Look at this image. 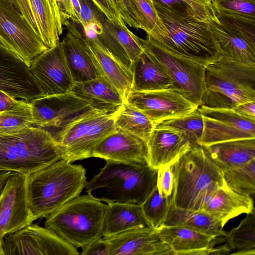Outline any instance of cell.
<instances>
[{"instance_id": "46", "label": "cell", "mask_w": 255, "mask_h": 255, "mask_svg": "<svg viewBox=\"0 0 255 255\" xmlns=\"http://www.w3.org/2000/svg\"><path fill=\"white\" fill-rule=\"evenodd\" d=\"M82 255H110V247L107 240L102 237L82 249Z\"/></svg>"}, {"instance_id": "23", "label": "cell", "mask_w": 255, "mask_h": 255, "mask_svg": "<svg viewBox=\"0 0 255 255\" xmlns=\"http://www.w3.org/2000/svg\"><path fill=\"white\" fill-rule=\"evenodd\" d=\"M67 33L61 42L67 62L75 82H81L102 76L85 42L84 33L74 22L63 23Z\"/></svg>"}, {"instance_id": "4", "label": "cell", "mask_w": 255, "mask_h": 255, "mask_svg": "<svg viewBox=\"0 0 255 255\" xmlns=\"http://www.w3.org/2000/svg\"><path fill=\"white\" fill-rule=\"evenodd\" d=\"M153 1L167 29L168 38L157 41L147 37L172 52L207 65L221 58L208 21Z\"/></svg>"}, {"instance_id": "27", "label": "cell", "mask_w": 255, "mask_h": 255, "mask_svg": "<svg viewBox=\"0 0 255 255\" xmlns=\"http://www.w3.org/2000/svg\"><path fill=\"white\" fill-rule=\"evenodd\" d=\"M97 36L110 52L131 70L134 62L143 51L140 38L126 25L106 19Z\"/></svg>"}, {"instance_id": "11", "label": "cell", "mask_w": 255, "mask_h": 255, "mask_svg": "<svg viewBox=\"0 0 255 255\" xmlns=\"http://www.w3.org/2000/svg\"><path fill=\"white\" fill-rule=\"evenodd\" d=\"M0 44L15 53L29 67L48 48L35 34L19 10L0 0Z\"/></svg>"}, {"instance_id": "20", "label": "cell", "mask_w": 255, "mask_h": 255, "mask_svg": "<svg viewBox=\"0 0 255 255\" xmlns=\"http://www.w3.org/2000/svg\"><path fill=\"white\" fill-rule=\"evenodd\" d=\"M159 238L173 250L174 255H208L228 254L226 244L215 245L225 241L224 237L202 233L189 228L164 226L156 229Z\"/></svg>"}, {"instance_id": "48", "label": "cell", "mask_w": 255, "mask_h": 255, "mask_svg": "<svg viewBox=\"0 0 255 255\" xmlns=\"http://www.w3.org/2000/svg\"><path fill=\"white\" fill-rule=\"evenodd\" d=\"M234 111L241 116L255 120V101H248L237 105Z\"/></svg>"}, {"instance_id": "2", "label": "cell", "mask_w": 255, "mask_h": 255, "mask_svg": "<svg viewBox=\"0 0 255 255\" xmlns=\"http://www.w3.org/2000/svg\"><path fill=\"white\" fill-rule=\"evenodd\" d=\"M157 176V169L148 164L106 160L85 189L87 194L107 204L141 205L156 187Z\"/></svg>"}, {"instance_id": "32", "label": "cell", "mask_w": 255, "mask_h": 255, "mask_svg": "<svg viewBox=\"0 0 255 255\" xmlns=\"http://www.w3.org/2000/svg\"><path fill=\"white\" fill-rule=\"evenodd\" d=\"M164 226L189 228L202 233L224 237L226 232L221 223L203 211H194L170 206Z\"/></svg>"}, {"instance_id": "8", "label": "cell", "mask_w": 255, "mask_h": 255, "mask_svg": "<svg viewBox=\"0 0 255 255\" xmlns=\"http://www.w3.org/2000/svg\"><path fill=\"white\" fill-rule=\"evenodd\" d=\"M116 112L94 110L67 126L56 139L61 159L72 163L92 157L96 146L115 128Z\"/></svg>"}, {"instance_id": "25", "label": "cell", "mask_w": 255, "mask_h": 255, "mask_svg": "<svg viewBox=\"0 0 255 255\" xmlns=\"http://www.w3.org/2000/svg\"><path fill=\"white\" fill-rule=\"evenodd\" d=\"M192 146L188 138L180 132L154 128L147 142L148 165L158 169L173 164Z\"/></svg>"}, {"instance_id": "14", "label": "cell", "mask_w": 255, "mask_h": 255, "mask_svg": "<svg viewBox=\"0 0 255 255\" xmlns=\"http://www.w3.org/2000/svg\"><path fill=\"white\" fill-rule=\"evenodd\" d=\"M198 109L203 119V131L199 144H213L244 138H255V120L245 118L234 109L210 108L203 106Z\"/></svg>"}, {"instance_id": "18", "label": "cell", "mask_w": 255, "mask_h": 255, "mask_svg": "<svg viewBox=\"0 0 255 255\" xmlns=\"http://www.w3.org/2000/svg\"><path fill=\"white\" fill-rule=\"evenodd\" d=\"M47 47L55 46L63 32V19L56 0H8Z\"/></svg>"}, {"instance_id": "41", "label": "cell", "mask_w": 255, "mask_h": 255, "mask_svg": "<svg viewBox=\"0 0 255 255\" xmlns=\"http://www.w3.org/2000/svg\"><path fill=\"white\" fill-rule=\"evenodd\" d=\"M80 5V24L83 29L95 26L97 35L102 31L106 18L91 0H79Z\"/></svg>"}, {"instance_id": "37", "label": "cell", "mask_w": 255, "mask_h": 255, "mask_svg": "<svg viewBox=\"0 0 255 255\" xmlns=\"http://www.w3.org/2000/svg\"><path fill=\"white\" fill-rule=\"evenodd\" d=\"M226 185L232 191L254 198L255 194V159L223 172Z\"/></svg>"}, {"instance_id": "16", "label": "cell", "mask_w": 255, "mask_h": 255, "mask_svg": "<svg viewBox=\"0 0 255 255\" xmlns=\"http://www.w3.org/2000/svg\"><path fill=\"white\" fill-rule=\"evenodd\" d=\"M126 102L144 114L154 124L188 114L198 108L173 89L131 91Z\"/></svg>"}, {"instance_id": "45", "label": "cell", "mask_w": 255, "mask_h": 255, "mask_svg": "<svg viewBox=\"0 0 255 255\" xmlns=\"http://www.w3.org/2000/svg\"><path fill=\"white\" fill-rule=\"evenodd\" d=\"M61 11L63 22L66 18L80 24V5L79 0H57Z\"/></svg>"}, {"instance_id": "17", "label": "cell", "mask_w": 255, "mask_h": 255, "mask_svg": "<svg viewBox=\"0 0 255 255\" xmlns=\"http://www.w3.org/2000/svg\"><path fill=\"white\" fill-rule=\"evenodd\" d=\"M29 69L45 96L71 92L75 83L60 41L33 59Z\"/></svg>"}, {"instance_id": "35", "label": "cell", "mask_w": 255, "mask_h": 255, "mask_svg": "<svg viewBox=\"0 0 255 255\" xmlns=\"http://www.w3.org/2000/svg\"><path fill=\"white\" fill-rule=\"evenodd\" d=\"M141 20L142 30L157 41L168 38L167 29L161 18L153 0H132Z\"/></svg>"}, {"instance_id": "9", "label": "cell", "mask_w": 255, "mask_h": 255, "mask_svg": "<svg viewBox=\"0 0 255 255\" xmlns=\"http://www.w3.org/2000/svg\"><path fill=\"white\" fill-rule=\"evenodd\" d=\"M161 63L173 83L174 89L190 102L201 105L205 91V73L207 65L172 52L151 39H139Z\"/></svg>"}, {"instance_id": "38", "label": "cell", "mask_w": 255, "mask_h": 255, "mask_svg": "<svg viewBox=\"0 0 255 255\" xmlns=\"http://www.w3.org/2000/svg\"><path fill=\"white\" fill-rule=\"evenodd\" d=\"M33 122L31 105L22 99L14 108L0 113V135L18 133Z\"/></svg>"}, {"instance_id": "1", "label": "cell", "mask_w": 255, "mask_h": 255, "mask_svg": "<svg viewBox=\"0 0 255 255\" xmlns=\"http://www.w3.org/2000/svg\"><path fill=\"white\" fill-rule=\"evenodd\" d=\"M81 165L64 159L27 176L28 205L35 220L45 218L80 195L87 182Z\"/></svg>"}, {"instance_id": "51", "label": "cell", "mask_w": 255, "mask_h": 255, "mask_svg": "<svg viewBox=\"0 0 255 255\" xmlns=\"http://www.w3.org/2000/svg\"><path fill=\"white\" fill-rule=\"evenodd\" d=\"M0 255H4L2 246V240L1 239H0Z\"/></svg>"}, {"instance_id": "19", "label": "cell", "mask_w": 255, "mask_h": 255, "mask_svg": "<svg viewBox=\"0 0 255 255\" xmlns=\"http://www.w3.org/2000/svg\"><path fill=\"white\" fill-rule=\"evenodd\" d=\"M0 90L29 103L45 96L29 67L15 53L0 44Z\"/></svg>"}, {"instance_id": "47", "label": "cell", "mask_w": 255, "mask_h": 255, "mask_svg": "<svg viewBox=\"0 0 255 255\" xmlns=\"http://www.w3.org/2000/svg\"><path fill=\"white\" fill-rule=\"evenodd\" d=\"M154 0L163 4L165 6L172 8L174 10L192 15L200 19L191 8L183 0Z\"/></svg>"}, {"instance_id": "5", "label": "cell", "mask_w": 255, "mask_h": 255, "mask_svg": "<svg viewBox=\"0 0 255 255\" xmlns=\"http://www.w3.org/2000/svg\"><path fill=\"white\" fill-rule=\"evenodd\" d=\"M61 159L59 143L42 128L0 135V170L29 175Z\"/></svg>"}, {"instance_id": "30", "label": "cell", "mask_w": 255, "mask_h": 255, "mask_svg": "<svg viewBox=\"0 0 255 255\" xmlns=\"http://www.w3.org/2000/svg\"><path fill=\"white\" fill-rule=\"evenodd\" d=\"M151 227L141 205L128 203L107 204L103 228V237L110 238L139 228Z\"/></svg>"}, {"instance_id": "34", "label": "cell", "mask_w": 255, "mask_h": 255, "mask_svg": "<svg viewBox=\"0 0 255 255\" xmlns=\"http://www.w3.org/2000/svg\"><path fill=\"white\" fill-rule=\"evenodd\" d=\"M225 241L232 255H255V211L247 214L236 227L226 232Z\"/></svg>"}, {"instance_id": "26", "label": "cell", "mask_w": 255, "mask_h": 255, "mask_svg": "<svg viewBox=\"0 0 255 255\" xmlns=\"http://www.w3.org/2000/svg\"><path fill=\"white\" fill-rule=\"evenodd\" d=\"M253 199L232 191L224 182L206 198L201 211L213 216L224 226L230 219L255 211Z\"/></svg>"}, {"instance_id": "50", "label": "cell", "mask_w": 255, "mask_h": 255, "mask_svg": "<svg viewBox=\"0 0 255 255\" xmlns=\"http://www.w3.org/2000/svg\"><path fill=\"white\" fill-rule=\"evenodd\" d=\"M11 173L10 171L0 170V196Z\"/></svg>"}, {"instance_id": "42", "label": "cell", "mask_w": 255, "mask_h": 255, "mask_svg": "<svg viewBox=\"0 0 255 255\" xmlns=\"http://www.w3.org/2000/svg\"><path fill=\"white\" fill-rule=\"evenodd\" d=\"M174 183V163L161 166L157 169L156 187L160 195L168 198L171 203Z\"/></svg>"}, {"instance_id": "40", "label": "cell", "mask_w": 255, "mask_h": 255, "mask_svg": "<svg viewBox=\"0 0 255 255\" xmlns=\"http://www.w3.org/2000/svg\"><path fill=\"white\" fill-rule=\"evenodd\" d=\"M171 205L170 200L162 197L156 187L141 206L150 226L156 229L163 225Z\"/></svg>"}, {"instance_id": "29", "label": "cell", "mask_w": 255, "mask_h": 255, "mask_svg": "<svg viewBox=\"0 0 255 255\" xmlns=\"http://www.w3.org/2000/svg\"><path fill=\"white\" fill-rule=\"evenodd\" d=\"M143 48V52L132 67L133 82L131 91L174 89L173 81L161 63L148 49L144 47Z\"/></svg>"}, {"instance_id": "33", "label": "cell", "mask_w": 255, "mask_h": 255, "mask_svg": "<svg viewBox=\"0 0 255 255\" xmlns=\"http://www.w3.org/2000/svg\"><path fill=\"white\" fill-rule=\"evenodd\" d=\"M114 124L116 128L134 134L147 143L155 128L144 114L126 102L116 111Z\"/></svg>"}, {"instance_id": "7", "label": "cell", "mask_w": 255, "mask_h": 255, "mask_svg": "<svg viewBox=\"0 0 255 255\" xmlns=\"http://www.w3.org/2000/svg\"><path fill=\"white\" fill-rule=\"evenodd\" d=\"M106 206L90 194L80 195L45 217V227L82 249L103 237Z\"/></svg>"}, {"instance_id": "44", "label": "cell", "mask_w": 255, "mask_h": 255, "mask_svg": "<svg viewBox=\"0 0 255 255\" xmlns=\"http://www.w3.org/2000/svg\"><path fill=\"white\" fill-rule=\"evenodd\" d=\"M106 19L111 22L126 25L115 4L114 0H91Z\"/></svg>"}, {"instance_id": "15", "label": "cell", "mask_w": 255, "mask_h": 255, "mask_svg": "<svg viewBox=\"0 0 255 255\" xmlns=\"http://www.w3.org/2000/svg\"><path fill=\"white\" fill-rule=\"evenodd\" d=\"M27 176L12 172L0 196V239L35 220L29 208L26 191Z\"/></svg>"}, {"instance_id": "49", "label": "cell", "mask_w": 255, "mask_h": 255, "mask_svg": "<svg viewBox=\"0 0 255 255\" xmlns=\"http://www.w3.org/2000/svg\"><path fill=\"white\" fill-rule=\"evenodd\" d=\"M21 100H18L0 90V113L10 110L17 105Z\"/></svg>"}, {"instance_id": "6", "label": "cell", "mask_w": 255, "mask_h": 255, "mask_svg": "<svg viewBox=\"0 0 255 255\" xmlns=\"http://www.w3.org/2000/svg\"><path fill=\"white\" fill-rule=\"evenodd\" d=\"M205 83L200 106L234 109L242 103L255 101V65L222 56L206 66Z\"/></svg>"}, {"instance_id": "10", "label": "cell", "mask_w": 255, "mask_h": 255, "mask_svg": "<svg viewBox=\"0 0 255 255\" xmlns=\"http://www.w3.org/2000/svg\"><path fill=\"white\" fill-rule=\"evenodd\" d=\"M30 104L34 121L33 126L44 129L55 140L69 124L96 110L71 91L44 96Z\"/></svg>"}, {"instance_id": "24", "label": "cell", "mask_w": 255, "mask_h": 255, "mask_svg": "<svg viewBox=\"0 0 255 255\" xmlns=\"http://www.w3.org/2000/svg\"><path fill=\"white\" fill-rule=\"evenodd\" d=\"M84 36L101 75L116 88L125 101L132 90V71L110 52L97 34L86 36L84 33Z\"/></svg>"}, {"instance_id": "39", "label": "cell", "mask_w": 255, "mask_h": 255, "mask_svg": "<svg viewBox=\"0 0 255 255\" xmlns=\"http://www.w3.org/2000/svg\"><path fill=\"white\" fill-rule=\"evenodd\" d=\"M203 119L198 108L186 115L163 121L155 125L156 128L174 130L185 134L192 146L199 144L203 131Z\"/></svg>"}, {"instance_id": "28", "label": "cell", "mask_w": 255, "mask_h": 255, "mask_svg": "<svg viewBox=\"0 0 255 255\" xmlns=\"http://www.w3.org/2000/svg\"><path fill=\"white\" fill-rule=\"evenodd\" d=\"M71 92L98 111L115 112L125 102L119 91L103 76L76 82Z\"/></svg>"}, {"instance_id": "36", "label": "cell", "mask_w": 255, "mask_h": 255, "mask_svg": "<svg viewBox=\"0 0 255 255\" xmlns=\"http://www.w3.org/2000/svg\"><path fill=\"white\" fill-rule=\"evenodd\" d=\"M217 17L255 25V0H212Z\"/></svg>"}, {"instance_id": "3", "label": "cell", "mask_w": 255, "mask_h": 255, "mask_svg": "<svg viewBox=\"0 0 255 255\" xmlns=\"http://www.w3.org/2000/svg\"><path fill=\"white\" fill-rule=\"evenodd\" d=\"M224 182L223 172L205 146H192L174 163L171 205L201 211L206 198Z\"/></svg>"}, {"instance_id": "21", "label": "cell", "mask_w": 255, "mask_h": 255, "mask_svg": "<svg viewBox=\"0 0 255 255\" xmlns=\"http://www.w3.org/2000/svg\"><path fill=\"white\" fill-rule=\"evenodd\" d=\"M92 157L148 164L147 143L134 134L115 128L96 146Z\"/></svg>"}, {"instance_id": "12", "label": "cell", "mask_w": 255, "mask_h": 255, "mask_svg": "<svg viewBox=\"0 0 255 255\" xmlns=\"http://www.w3.org/2000/svg\"><path fill=\"white\" fill-rule=\"evenodd\" d=\"M4 255H78L77 248L46 227L30 224L5 236Z\"/></svg>"}, {"instance_id": "13", "label": "cell", "mask_w": 255, "mask_h": 255, "mask_svg": "<svg viewBox=\"0 0 255 255\" xmlns=\"http://www.w3.org/2000/svg\"><path fill=\"white\" fill-rule=\"evenodd\" d=\"M208 22L222 57L255 65V25L216 15Z\"/></svg>"}, {"instance_id": "22", "label": "cell", "mask_w": 255, "mask_h": 255, "mask_svg": "<svg viewBox=\"0 0 255 255\" xmlns=\"http://www.w3.org/2000/svg\"><path fill=\"white\" fill-rule=\"evenodd\" d=\"M105 239L110 255H174L152 227L136 228Z\"/></svg>"}, {"instance_id": "31", "label": "cell", "mask_w": 255, "mask_h": 255, "mask_svg": "<svg viewBox=\"0 0 255 255\" xmlns=\"http://www.w3.org/2000/svg\"><path fill=\"white\" fill-rule=\"evenodd\" d=\"M205 147L223 172L255 159V138L222 142Z\"/></svg>"}, {"instance_id": "52", "label": "cell", "mask_w": 255, "mask_h": 255, "mask_svg": "<svg viewBox=\"0 0 255 255\" xmlns=\"http://www.w3.org/2000/svg\"><path fill=\"white\" fill-rule=\"evenodd\" d=\"M6 0V1H9V0Z\"/></svg>"}, {"instance_id": "43", "label": "cell", "mask_w": 255, "mask_h": 255, "mask_svg": "<svg viewBox=\"0 0 255 255\" xmlns=\"http://www.w3.org/2000/svg\"><path fill=\"white\" fill-rule=\"evenodd\" d=\"M125 23L142 29L140 17L132 0H114Z\"/></svg>"}]
</instances>
